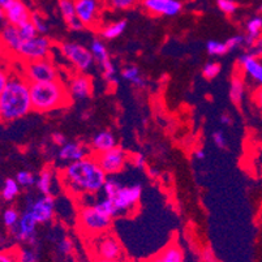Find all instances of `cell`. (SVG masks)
Returning <instances> with one entry per match:
<instances>
[{
  "label": "cell",
  "instance_id": "ab89813d",
  "mask_svg": "<svg viewBox=\"0 0 262 262\" xmlns=\"http://www.w3.org/2000/svg\"><path fill=\"white\" fill-rule=\"evenodd\" d=\"M121 76H123L124 80L129 81V82H135L137 78L140 77V70L137 67L135 66H129V67H125L123 71H121Z\"/></svg>",
  "mask_w": 262,
  "mask_h": 262
},
{
  "label": "cell",
  "instance_id": "f907efd6",
  "mask_svg": "<svg viewBox=\"0 0 262 262\" xmlns=\"http://www.w3.org/2000/svg\"><path fill=\"white\" fill-rule=\"evenodd\" d=\"M202 262H218L210 248H206L202 253Z\"/></svg>",
  "mask_w": 262,
  "mask_h": 262
},
{
  "label": "cell",
  "instance_id": "f6af8a7d",
  "mask_svg": "<svg viewBox=\"0 0 262 262\" xmlns=\"http://www.w3.org/2000/svg\"><path fill=\"white\" fill-rule=\"evenodd\" d=\"M72 248H73V243L71 242L70 239H63L58 245L59 252L63 254H70L71 252H72Z\"/></svg>",
  "mask_w": 262,
  "mask_h": 262
},
{
  "label": "cell",
  "instance_id": "9a60e30c",
  "mask_svg": "<svg viewBox=\"0 0 262 262\" xmlns=\"http://www.w3.org/2000/svg\"><path fill=\"white\" fill-rule=\"evenodd\" d=\"M144 7L151 15L167 17L179 15L183 9V4L179 0H144Z\"/></svg>",
  "mask_w": 262,
  "mask_h": 262
},
{
  "label": "cell",
  "instance_id": "3957f363",
  "mask_svg": "<svg viewBox=\"0 0 262 262\" xmlns=\"http://www.w3.org/2000/svg\"><path fill=\"white\" fill-rule=\"evenodd\" d=\"M30 94H32L33 110L40 114L70 106L72 101L66 85L59 80L30 84Z\"/></svg>",
  "mask_w": 262,
  "mask_h": 262
},
{
  "label": "cell",
  "instance_id": "ffe728a7",
  "mask_svg": "<svg viewBox=\"0 0 262 262\" xmlns=\"http://www.w3.org/2000/svg\"><path fill=\"white\" fill-rule=\"evenodd\" d=\"M2 39H3L6 49L13 52L15 55L17 54V51L21 47V43L24 42L23 37H21L20 28L11 25V24H4L3 30H2Z\"/></svg>",
  "mask_w": 262,
  "mask_h": 262
},
{
  "label": "cell",
  "instance_id": "8d00e7d4",
  "mask_svg": "<svg viewBox=\"0 0 262 262\" xmlns=\"http://www.w3.org/2000/svg\"><path fill=\"white\" fill-rule=\"evenodd\" d=\"M32 23L34 24L35 29H37L38 34L43 35L46 34L47 30H49V26H47L46 21L43 20V17L40 15H38L37 12H33L32 13Z\"/></svg>",
  "mask_w": 262,
  "mask_h": 262
},
{
  "label": "cell",
  "instance_id": "1f68e13d",
  "mask_svg": "<svg viewBox=\"0 0 262 262\" xmlns=\"http://www.w3.org/2000/svg\"><path fill=\"white\" fill-rule=\"evenodd\" d=\"M121 188H123V185L120 184V182H119V180H116L115 178H107V182L103 187L104 197L113 200L114 197L118 194L119 190H120Z\"/></svg>",
  "mask_w": 262,
  "mask_h": 262
},
{
  "label": "cell",
  "instance_id": "9f6ffc18",
  "mask_svg": "<svg viewBox=\"0 0 262 262\" xmlns=\"http://www.w3.org/2000/svg\"><path fill=\"white\" fill-rule=\"evenodd\" d=\"M90 116H92V115H90L89 111H86V113H84V114H82V115H81V118L84 119V120H88V119H89Z\"/></svg>",
  "mask_w": 262,
  "mask_h": 262
},
{
  "label": "cell",
  "instance_id": "f5cc1de1",
  "mask_svg": "<svg viewBox=\"0 0 262 262\" xmlns=\"http://www.w3.org/2000/svg\"><path fill=\"white\" fill-rule=\"evenodd\" d=\"M221 123L225 124V125H230V124L232 123V118H231L228 114H222V115H221Z\"/></svg>",
  "mask_w": 262,
  "mask_h": 262
},
{
  "label": "cell",
  "instance_id": "484cf974",
  "mask_svg": "<svg viewBox=\"0 0 262 262\" xmlns=\"http://www.w3.org/2000/svg\"><path fill=\"white\" fill-rule=\"evenodd\" d=\"M90 51H92L93 56H94L95 61H98L99 66L104 63V61L110 60V55L107 52L106 45L103 43V40L99 39V38H94L90 43Z\"/></svg>",
  "mask_w": 262,
  "mask_h": 262
},
{
  "label": "cell",
  "instance_id": "681fc988",
  "mask_svg": "<svg viewBox=\"0 0 262 262\" xmlns=\"http://www.w3.org/2000/svg\"><path fill=\"white\" fill-rule=\"evenodd\" d=\"M248 52H251V54H253L254 56H258V58L262 59V35H261V38L257 40L256 43H254V46L252 47V49L249 50Z\"/></svg>",
  "mask_w": 262,
  "mask_h": 262
},
{
  "label": "cell",
  "instance_id": "ee69618b",
  "mask_svg": "<svg viewBox=\"0 0 262 262\" xmlns=\"http://www.w3.org/2000/svg\"><path fill=\"white\" fill-rule=\"evenodd\" d=\"M0 262H20L18 261V252L4 251L0 256Z\"/></svg>",
  "mask_w": 262,
  "mask_h": 262
},
{
  "label": "cell",
  "instance_id": "60d3db41",
  "mask_svg": "<svg viewBox=\"0 0 262 262\" xmlns=\"http://www.w3.org/2000/svg\"><path fill=\"white\" fill-rule=\"evenodd\" d=\"M37 253L32 248H24L18 252V261L20 262H37Z\"/></svg>",
  "mask_w": 262,
  "mask_h": 262
},
{
  "label": "cell",
  "instance_id": "2e32d148",
  "mask_svg": "<svg viewBox=\"0 0 262 262\" xmlns=\"http://www.w3.org/2000/svg\"><path fill=\"white\" fill-rule=\"evenodd\" d=\"M67 89L72 99H86L93 93V82L89 76L76 73L70 78Z\"/></svg>",
  "mask_w": 262,
  "mask_h": 262
},
{
  "label": "cell",
  "instance_id": "d4e9b609",
  "mask_svg": "<svg viewBox=\"0 0 262 262\" xmlns=\"http://www.w3.org/2000/svg\"><path fill=\"white\" fill-rule=\"evenodd\" d=\"M52 184H54V173L51 170H43L37 178V189L43 196H51Z\"/></svg>",
  "mask_w": 262,
  "mask_h": 262
},
{
  "label": "cell",
  "instance_id": "680465c9",
  "mask_svg": "<svg viewBox=\"0 0 262 262\" xmlns=\"http://www.w3.org/2000/svg\"><path fill=\"white\" fill-rule=\"evenodd\" d=\"M95 262H121V261H106V259H97Z\"/></svg>",
  "mask_w": 262,
  "mask_h": 262
},
{
  "label": "cell",
  "instance_id": "6f0895ef",
  "mask_svg": "<svg viewBox=\"0 0 262 262\" xmlns=\"http://www.w3.org/2000/svg\"><path fill=\"white\" fill-rule=\"evenodd\" d=\"M9 0H0V7H2V8H3L4 6H6L7 3H8Z\"/></svg>",
  "mask_w": 262,
  "mask_h": 262
},
{
  "label": "cell",
  "instance_id": "db71d44e",
  "mask_svg": "<svg viewBox=\"0 0 262 262\" xmlns=\"http://www.w3.org/2000/svg\"><path fill=\"white\" fill-rule=\"evenodd\" d=\"M193 156H194V158H196V159H199V161H202V159H205L204 150H201V149L194 150V153H193Z\"/></svg>",
  "mask_w": 262,
  "mask_h": 262
},
{
  "label": "cell",
  "instance_id": "4dcf8cb0",
  "mask_svg": "<svg viewBox=\"0 0 262 262\" xmlns=\"http://www.w3.org/2000/svg\"><path fill=\"white\" fill-rule=\"evenodd\" d=\"M94 206L98 209V210H101L103 214L111 216V218H114V216L118 215V210H116V208H115V204H114V201L111 199H107V197H104V199L101 200V201L95 202Z\"/></svg>",
  "mask_w": 262,
  "mask_h": 262
},
{
  "label": "cell",
  "instance_id": "c3c4849f",
  "mask_svg": "<svg viewBox=\"0 0 262 262\" xmlns=\"http://www.w3.org/2000/svg\"><path fill=\"white\" fill-rule=\"evenodd\" d=\"M132 162L137 168H144L145 163H146V159H145L144 154L141 153H136L135 156L132 157Z\"/></svg>",
  "mask_w": 262,
  "mask_h": 262
},
{
  "label": "cell",
  "instance_id": "7bdbcfd3",
  "mask_svg": "<svg viewBox=\"0 0 262 262\" xmlns=\"http://www.w3.org/2000/svg\"><path fill=\"white\" fill-rule=\"evenodd\" d=\"M108 3L116 9H129L136 4V0H108Z\"/></svg>",
  "mask_w": 262,
  "mask_h": 262
},
{
  "label": "cell",
  "instance_id": "cb8c5ba5",
  "mask_svg": "<svg viewBox=\"0 0 262 262\" xmlns=\"http://www.w3.org/2000/svg\"><path fill=\"white\" fill-rule=\"evenodd\" d=\"M245 90H247V84L243 76L235 75L231 78V86H230V98L233 104L239 106L244 99Z\"/></svg>",
  "mask_w": 262,
  "mask_h": 262
},
{
  "label": "cell",
  "instance_id": "e0dca14e",
  "mask_svg": "<svg viewBox=\"0 0 262 262\" xmlns=\"http://www.w3.org/2000/svg\"><path fill=\"white\" fill-rule=\"evenodd\" d=\"M76 15L85 26H93L98 17V0H75Z\"/></svg>",
  "mask_w": 262,
  "mask_h": 262
},
{
  "label": "cell",
  "instance_id": "44dd1931",
  "mask_svg": "<svg viewBox=\"0 0 262 262\" xmlns=\"http://www.w3.org/2000/svg\"><path fill=\"white\" fill-rule=\"evenodd\" d=\"M262 35V15H256L245 23V49L254 46Z\"/></svg>",
  "mask_w": 262,
  "mask_h": 262
},
{
  "label": "cell",
  "instance_id": "f35d334b",
  "mask_svg": "<svg viewBox=\"0 0 262 262\" xmlns=\"http://www.w3.org/2000/svg\"><path fill=\"white\" fill-rule=\"evenodd\" d=\"M216 6L226 15H233L237 9V4L233 0H216Z\"/></svg>",
  "mask_w": 262,
  "mask_h": 262
},
{
  "label": "cell",
  "instance_id": "83f0119b",
  "mask_svg": "<svg viewBox=\"0 0 262 262\" xmlns=\"http://www.w3.org/2000/svg\"><path fill=\"white\" fill-rule=\"evenodd\" d=\"M20 193V184L17 183L16 179L7 178L3 183V188H2V197L4 201H13Z\"/></svg>",
  "mask_w": 262,
  "mask_h": 262
},
{
  "label": "cell",
  "instance_id": "277c9868",
  "mask_svg": "<svg viewBox=\"0 0 262 262\" xmlns=\"http://www.w3.org/2000/svg\"><path fill=\"white\" fill-rule=\"evenodd\" d=\"M81 230L90 236H99L108 231L113 218L95 208L94 205L84 206L78 213Z\"/></svg>",
  "mask_w": 262,
  "mask_h": 262
},
{
  "label": "cell",
  "instance_id": "f546056e",
  "mask_svg": "<svg viewBox=\"0 0 262 262\" xmlns=\"http://www.w3.org/2000/svg\"><path fill=\"white\" fill-rule=\"evenodd\" d=\"M102 68V73H103V78L111 85H116L118 84V77H116V70L115 66H114L113 60L110 59V60L104 61L103 64L101 66Z\"/></svg>",
  "mask_w": 262,
  "mask_h": 262
},
{
  "label": "cell",
  "instance_id": "ac0fdd59",
  "mask_svg": "<svg viewBox=\"0 0 262 262\" xmlns=\"http://www.w3.org/2000/svg\"><path fill=\"white\" fill-rule=\"evenodd\" d=\"M58 157L61 161L73 163V162H78L89 157V151H88L86 146L82 142H67L64 146L59 149Z\"/></svg>",
  "mask_w": 262,
  "mask_h": 262
},
{
  "label": "cell",
  "instance_id": "5bb4252c",
  "mask_svg": "<svg viewBox=\"0 0 262 262\" xmlns=\"http://www.w3.org/2000/svg\"><path fill=\"white\" fill-rule=\"evenodd\" d=\"M240 70L244 76L253 82L257 88H262V59L251 52H245L239 58Z\"/></svg>",
  "mask_w": 262,
  "mask_h": 262
},
{
  "label": "cell",
  "instance_id": "11a10c76",
  "mask_svg": "<svg viewBox=\"0 0 262 262\" xmlns=\"http://www.w3.org/2000/svg\"><path fill=\"white\" fill-rule=\"evenodd\" d=\"M149 175L151 176V178H157V176H158V171L154 170V168H150V170H149Z\"/></svg>",
  "mask_w": 262,
  "mask_h": 262
},
{
  "label": "cell",
  "instance_id": "d590c367",
  "mask_svg": "<svg viewBox=\"0 0 262 262\" xmlns=\"http://www.w3.org/2000/svg\"><path fill=\"white\" fill-rule=\"evenodd\" d=\"M226 46H227L228 52L233 51V50L240 49V47H245V34H237L232 35L231 38H228L225 42Z\"/></svg>",
  "mask_w": 262,
  "mask_h": 262
},
{
  "label": "cell",
  "instance_id": "f1b7e54d",
  "mask_svg": "<svg viewBox=\"0 0 262 262\" xmlns=\"http://www.w3.org/2000/svg\"><path fill=\"white\" fill-rule=\"evenodd\" d=\"M20 219H21V214L18 213L17 209L8 208L4 210L3 222H4V226H6L8 230L16 227V226L18 225V222H20Z\"/></svg>",
  "mask_w": 262,
  "mask_h": 262
},
{
  "label": "cell",
  "instance_id": "7402d4cb",
  "mask_svg": "<svg viewBox=\"0 0 262 262\" xmlns=\"http://www.w3.org/2000/svg\"><path fill=\"white\" fill-rule=\"evenodd\" d=\"M90 146H92V150L94 151L93 154H99L116 147L118 146V142H116L115 136L113 135V132H110V130H102V132L97 133V135L93 137Z\"/></svg>",
  "mask_w": 262,
  "mask_h": 262
},
{
  "label": "cell",
  "instance_id": "8992f818",
  "mask_svg": "<svg viewBox=\"0 0 262 262\" xmlns=\"http://www.w3.org/2000/svg\"><path fill=\"white\" fill-rule=\"evenodd\" d=\"M60 51L64 58L75 67L77 73L88 72L95 61L90 49L76 42H64L60 45Z\"/></svg>",
  "mask_w": 262,
  "mask_h": 262
},
{
  "label": "cell",
  "instance_id": "52a82bcc",
  "mask_svg": "<svg viewBox=\"0 0 262 262\" xmlns=\"http://www.w3.org/2000/svg\"><path fill=\"white\" fill-rule=\"evenodd\" d=\"M92 249L97 259H106V261H121L123 248L120 243L114 235L103 233L95 236L92 243Z\"/></svg>",
  "mask_w": 262,
  "mask_h": 262
},
{
  "label": "cell",
  "instance_id": "8fae6325",
  "mask_svg": "<svg viewBox=\"0 0 262 262\" xmlns=\"http://www.w3.org/2000/svg\"><path fill=\"white\" fill-rule=\"evenodd\" d=\"M38 222L35 221L34 215L29 210H25L21 214V219L16 227L11 228L9 233L15 237L17 242L29 243L32 247L37 244V236H35V228Z\"/></svg>",
  "mask_w": 262,
  "mask_h": 262
},
{
  "label": "cell",
  "instance_id": "836d02e7",
  "mask_svg": "<svg viewBox=\"0 0 262 262\" xmlns=\"http://www.w3.org/2000/svg\"><path fill=\"white\" fill-rule=\"evenodd\" d=\"M16 180L20 184V187L29 188L32 185L37 184V178L34 176V173H32L30 171H20L16 175Z\"/></svg>",
  "mask_w": 262,
  "mask_h": 262
},
{
  "label": "cell",
  "instance_id": "603a6c76",
  "mask_svg": "<svg viewBox=\"0 0 262 262\" xmlns=\"http://www.w3.org/2000/svg\"><path fill=\"white\" fill-rule=\"evenodd\" d=\"M151 262H184V253L180 245L171 243L164 249H162Z\"/></svg>",
  "mask_w": 262,
  "mask_h": 262
},
{
  "label": "cell",
  "instance_id": "b9f144b4",
  "mask_svg": "<svg viewBox=\"0 0 262 262\" xmlns=\"http://www.w3.org/2000/svg\"><path fill=\"white\" fill-rule=\"evenodd\" d=\"M211 139H213V142L215 144L216 147L225 149L227 146V140H226V136L222 130H215V132H213Z\"/></svg>",
  "mask_w": 262,
  "mask_h": 262
},
{
  "label": "cell",
  "instance_id": "7a4b0ae2",
  "mask_svg": "<svg viewBox=\"0 0 262 262\" xmlns=\"http://www.w3.org/2000/svg\"><path fill=\"white\" fill-rule=\"evenodd\" d=\"M33 110L30 84L21 73L9 76L8 84L0 90V116L3 121L23 119Z\"/></svg>",
  "mask_w": 262,
  "mask_h": 262
},
{
  "label": "cell",
  "instance_id": "4316f807",
  "mask_svg": "<svg viewBox=\"0 0 262 262\" xmlns=\"http://www.w3.org/2000/svg\"><path fill=\"white\" fill-rule=\"evenodd\" d=\"M125 28H127V20L116 21V23L104 26L101 30V37L104 39H115L119 35L123 34Z\"/></svg>",
  "mask_w": 262,
  "mask_h": 262
},
{
  "label": "cell",
  "instance_id": "30bf717a",
  "mask_svg": "<svg viewBox=\"0 0 262 262\" xmlns=\"http://www.w3.org/2000/svg\"><path fill=\"white\" fill-rule=\"evenodd\" d=\"M2 20L15 26H23L32 21V12L23 0H9L2 8Z\"/></svg>",
  "mask_w": 262,
  "mask_h": 262
},
{
  "label": "cell",
  "instance_id": "9c48e42d",
  "mask_svg": "<svg viewBox=\"0 0 262 262\" xmlns=\"http://www.w3.org/2000/svg\"><path fill=\"white\" fill-rule=\"evenodd\" d=\"M93 156L97 159L102 170L107 173V176L119 173L127 163V153L119 146L114 147L108 151H104V153L93 154Z\"/></svg>",
  "mask_w": 262,
  "mask_h": 262
},
{
  "label": "cell",
  "instance_id": "816d5d0a",
  "mask_svg": "<svg viewBox=\"0 0 262 262\" xmlns=\"http://www.w3.org/2000/svg\"><path fill=\"white\" fill-rule=\"evenodd\" d=\"M9 76H11V73H8V75H7L6 70H2V73H0V90L4 89V88H6V85L8 84Z\"/></svg>",
  "mask_w": 262,
  "mask_h": 262
},
{
  "label": "cell",
  "instance_id": "6da1fadb",
  "mask_svg": "<svg viewBox=\"0 0 262 262\" xmlns=\"http://www.w3.org/2000/svg\"><path fill=\"white\" fill-rule=\"evenodd\" d=\"M61 178L64 185L72 193L94 194L103 189L108 176L102 170L94 156H89L68 164L61 173Z\"/></svg>",
  "mask_w": 262,
  "mask_h": 262
},
{
  "label": "cell",
  "instance_id": "7c38bea8",
  "mask_svg": "<svg viewBox=\"0 0 262 262\" xmlns=\"http://www.w3.org/2000/svg\"><path fill=\"white\" fill-rule=\"evenodd\" d=\"M26 210L34 215L38 223H47L54 218L55 200L52 196H40L35 200H29Z\"/></svg>",
  "mask_w": 262,
  "mask_h": 262
},
{
  "label": "cell",
  "instance_id": "4fadbf2b",
  "mask_svg": "<svg viewBox=\"0 0 262 262\" xmlns=\"http://www.w3.org/2000/svg\"><path fill=\"white\" fill-rule=\"evenodd\" d=\"M142 189L140 185H132V187H123L119 193L113 199L115 208L118 210V215L121 213L132 211L133 208L137 206L140 199H141Z\"/></svg>",
  "mask_w": 262,
  "mask_h": 262
},
{
  "label": "cell",
  "instance_id": "bcb514c9",
  "mask_svg": "<svg viewBox=\"0 0 262 262\" xmlns=\"http://www.w3.org/2000/svg\"><path fill=\"white\" fill-rule=\"evenodd\" d=\"M252 98H253V102L257 108H258V111L262 114V88H256L254 89Z\"/></svg>",
  "mask_w": 262,
  "mask_h": 262
},
{
  "label": "cell",
  "instance_id": "7dc6e473",
  "mask_svg": "<svg viewBox=\"0 0 262 262\" xmlns=\"http://www.w3.org/2000/svg\"><path fill=\"white\" fill-rule=\"evenodd\" d=\"M51 140H52V142H54L55 145H56V146H64V145L67 144V137L66 136L63 135V133H60V132H55V133H52L51 135Z\"/></svg>",
  "mask_w": 262,
  "mask_h": 262
},
{
  "label": "cell",
  "instance_id": "74e56055",
  "mask_svg": "<svg viewBox=\"0 0 262 262\" xmlns=\"http://www.w3.org/2000/svg\"><path fill=\"white\" fill-rule=\"evenodd\" d=\"M20 33H21V37H23L24 40H28V39H32V38H35L38 34L37 29H35L34 24L32 21H29L28 24L25 25L20 26Z\"/></svg>",
  "mask_w": 262,
  "mask_h": 262
},
{
  "label": "cell",
  "instance_id": "ba28073f",
  "mask_svg": "<svg viewBox=\"0 0 262 262\" xmlns=\"http://www.w3.org/2000/svg\"><path fill=\"white\" fill-rule=\"evenodd\" d=\"M51 51V40L45 35H37L32 39L24 40L16 56L24 61H34L49 59Z\"/></svg>",
  "mask_w": 262,
  "mask_h": 262
},
{
  "label": "cell",
  "instance_id": "d6a6232c",
  "mask_svg": "<svg viewBox=\"0 0 262 262\" xmlns=\"http://www.w3.org/2000/svg\"><path fill=\"white\" fill-rule=\"evenodd\" d=\"M206 51L211 56H222L227 54L228 49L225 42H219V40H208L206 43Z\"/></svg>",
  "mask_w": 262,
  "mask_h": 262
},
{
  "label": "cell",
  "instance_id": "91938a15",
  "mask_svg": "<svg viewBox=\"0 0 262 262\" xmlns=\"http://www.w3.org/2000/svg\"><path fill=\"white\" fill-rule=\"evenodd\" d=\"M258 11H259V12H261V13H262V3H261V6H259V7H258Z\"/></svg>",
  "mask_w": 262,
  "mask_h": 262
},
{
  "label": "cell",
  "instance_id": "5b68a950",
  "mask_svg": "<svg viewBox=\"0 0 262 262\" xmlns=\"http://www.w3.org/2000/svg\"><path fill=\"white\" fill-rule=\"evenodd\" d=\"M21 75L26 78L29 84H39V82H51L59 80V70L54 61L50 59L42 60L24 61Z\"/></svg>",
  "mask_w": 262,
  "mask_h": 262
},
{
  "label": "cell",
  "instance_id": "e575fe53",
  "mask_svg": "<svg viewBox=\"0 0 262 262\" xmlns=\"http://www.w3.org/2000/svg\"><path fill=\"white\" fill-rule=\"evenodd\" d=\"M221 70H222L221 64L216 63V61H209L202 68V76L206 80H213V78H215L221 73Z\"/></svg>",
  "mask_w": 262,
  "mask_h": 262
},
{
  "label": "cell",
  "instance_id": "d6986e66",
  "mask_svg": "<svg viewBox=\"0 0 262 262\" xmlns=\"http://www.w3.org/2000/svg\"><path fill=\"white\" fill-rule=\"evenodd\" d=\"M58 7L61 13V17L71 30L80 32V30L84 29L85 25L78 20L77 15H76L75 0H58Z\"/></svg>",
  "mask_w": 262,
  "mask_h": 262
}]
</instances>
